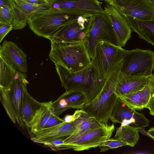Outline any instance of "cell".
<instances>
[{
  "mask_svg": "<svg viewBox=\"0 0 154 154\" xmlns=\"http://www.w3.org/2000/svg\"><path fill=\"white\" fill-rule=\"evenodd\" d=\"M154 70V52L136 48L124 50L122 73L126 75L151 76Z\"/></svg>",
  "mask_w": 154,
  "mask_h": 154,
  "instance_id": "7",
  "label": "cell"
},
{
  "mask_svg": "<svg viewBox=\"0 0 154 154\" xmlns=\"http://www.w3.org/2000/svg\"><path fill=\"white\" fill-rule=\"evenodd\" d=\"M148 133L152 137V139L154 140V127L151 128L147 131Z\"/></svg>",
  "mask_w": 154,
  "mask_h": 154,
  "instance_id": "37",
  "label": "cell"
},
{
  "mask_svg": "<svg viewBox=\"0 0 154 154\" xmlns=\"http://www.w3.org/2000/svg\"><path fill=\"white\" fill-rule=\"evenodd\" d=\"M124 49L104 40L97 44L91 63L106 79L114 68L123 60Z\"/></svg>",
  "mask_w": 154,
  "mask_h": 154,
  "instance_id": "5",
  "label": "cell"
},
{
  "mask_svg": "<svg viewBox=\"0 0 154 154\" xmlns=\"http://www.w3.org/2000/svg\"><path fill=\"white\" fill-rule=\"evenodd\" d=\"M102 3L98 0H55L49 2L50 8L95 13H104Z\"/></svg>",
  "mask_w": 154,
  "mask_h": 154,
  "instance_id": "14",
  "label": "cell"
},
{
  "mask_svg": "<svg viewBox=\"0 0 154 154\" xmlns=\"http://www.w3.org/2000/svg\"><path fill=\"white\" fill-rule=\"evenodd\" d=\"M65 137L57 138L53 140L45 142L44 146L50 148L51 149L57 151L62 150Z\"/></svg>",
  "mask_w": 154,
  "mask_h": 154,
  "instance_id": "29",
  "label": "cell"
},
{
  "mask_svg": "<svg viewBox=\"0 0 154 154\" xmlns=\"http://www.w3.org/2000/svg\"><path fill=\"white\" fill-rule=\"evenodd\" d=\"M31 140H32L35 142L38 143H42L44 144L45 142L42 140H41L39 139L36 138L34 137H32L31 139Z\"/></svg>",
  "mask_w": 154,
  "mask_h": 154,
  "instance_id": "38",
  "label": "cell"
},
{
  "mask_svg": "<svg viewBox=\"0 0 154 154\" xmlns=\"http://www.w3.org/2000/svg\"><path fill=\"white\" fill-rule=\"evenodd\" d=\"M75 129L73 122H64L52 127L42 129L33 134L34 137L46 142L59 137L69 136Z\"/></svg>",
  "mask_w": 154,
  "mask_h": 154,
  "instance_id": "20",
  "label": "cell"
},
{
  "mask_svg": "<svg viewBox=\"0 0 154 154\" xmlns=\"http://www.w3.org/2000/svg\"><path fill=\"white\" fill-rule=\"evenodd\" d=\"M146 108L149 109L150 114L152 116H154V98L151 97L149 102L146 107Z\"/></svg>",
  "mask_w": 154,
  "mask_h": 154,
  "instance_id": "32",
  "label": "cell"
},
{
  "mask_svg": "<svg viewBox=\"0 0 154 154\" xmlns=\"http://www.w3.org/2000/svg\"><path fill=\"white\" fill-rule=\"evenodd\" d=\"M0 87L6 88L12 83L17 70L0 53Z\"/></svg>",
  "mask_w": 154,
  "mask_h": 154,
  "instance_id": "24",
  "label": "cell"
},
{
  "mask_svg": "<svg viewBox=\"0 0 154 154\" xmlns=\"http://www.w3.org/2000/svg\"><path fill=\"white\" fill-rule=\"evenodd\" d=\"M150 77L128 75L122 74L121 72L115 93L119 97L140 90L146 84Z\"/></svg>",
  "mask_w": 154,
  "mask_h": 154,
  "instance_id": "18",
  "label": "cell"
},
{
  "mask_svg": "<svg viewBox=\"0 0 154 154\" xmlns=\"http://www.w3.org/2000/svg\"><path fill=\"white\" fill-rule=\"evenodd\" d=\"M64 122L63 119L52 114L42 129L52 127L59 125Z\"/></svg>",
  "mask_w": 154,
  "mask_h": 154,
  "instance_id": "30",
  "label": "cell"
},
{
  "mask_svg": "<svg viewBox=\"0 0 154 154\" xmlns=\"http://www.w3.org/2000/svg\"><path fill=\"white\" fill-rule=\"evenodd\" d=\"M13 19V13L11 6L0 7V23H11Z\"/></svg>",
  "mask_w": 154,
  "mask_h": 154,
  "instance_id": "28",
  "label": "cell"
},
{
  "mask_svg": "<svg viewBox=\"0 0 154 154\" xmlns=\"http://www.w3.org/2000/svg\"><path fill=\"white\" fill-rule=\"evenodd\" d=\"M64 122H72V115H66L63 119Z\"/></svg>",
  "mask_w": 154,
  "mask_h": 154,
  "instance_id": "35",
  "label": "cell"
},
{
  "mask_svg": "<svg viewBox=\"0 0 154 154\" xmlns=\"http://www.w3.org/2000/svg\"><path fill=\"white\" fill-rule=\"evenodd\" d=\"M13 26L12 23H0V42L5 36L12 30Z\"/></svg>",
  "mask_w": 154,
  "mask_h": 154,
  "instance_id": "31",
  "label": "cell"
},
{
  "mask_svg": "<svg viewBox=\"0 0 154 154\" xmlns=\"http://www.w3.org/2000/svg\"><path fill=\"white\" fill-rule=\"evenodd\" d=\"M124 16L131 28L137 33L139 38L154 47V19L141 20L128 16Z\"/></svg>",
  "mask_w": 154,
  "mask_h": 154,
  "instance_id": "21",
  "label": "cell"
},
{
  "mask_svg": "<svg viewBox=\"0 0 154 154\" xmlns=\"http://www.w3.org/2000/svg\"><path fill=\"white\" fill-rule=\"evenodd\" d=\"M49 57L55 64L60 65L71 72L80 71L91 64L85 41L51 43Z\"/></svg>",
  "mask_w": 154,
  "mask_h": 154,
  "instance_id": "4",
  "label": "cell"
},
{
  "mask_svg": "<svg viewBox=\"0 0 154 154\" xmlns=\"http://www.w3.org/2000/svg\"><path fill=\"white\" fill-rule=\"evenodd\" d=\"M151 97L154 98V74H152L150 77L149 79Z\"/></svg>",
  "mask_w": 154,
  "mask_h": 154,
  "instance_id": "33",
  "label": "cell"
},
{
  "mask_svg": "<svg viewBox=\"0 0 154 154\" xmlns=\"http://www.w3.org/2000/svg\"><path fill=\"white\" fill-rule=\"evenodd\" d=\"M10 5L13 13V19L11 23L13 29L15 30L23 29L28 23L29 18L18 6L14 0H10Z\"/></svg>",
  "mask_w": 154,
  "mask_h": 154,
  "instance_id": "25",
  "label": "cell"
},
{
  "mask_svg": "<svg viewBox=\"0 0 154 154\" xmlns=\"http://www.w3.org/2000/svg\"><path fill=\"white\" fill-rule=\"evenodd\" d=\"M153 73H154L153 74H154V72H153Z\"/></svg>",
  "mask_w": 154,
  "mask_h": 154,
  "instance_id": "42",
  "label": "cell"
},
{
  "mask_svg": "<svg viewBox=\"0 0 154 154\" xmlns=\"http://www.w3.org/2000/svg\"><path fill=\"white\" fill-rule=\"evenodd\" d=\"M92 16H80L75 21L60 28L49 39L51 43L85 42L92 23Z\"/></svg>",
  "mask_w": 154,
  "mask_h": 154,
  "instance_id": "10",
  "label": "cell"
},
{
  "mask_svg": "<svg viewBox=\"0 0 154 154\" xmlns=\"http://www.w3.org/2000/svg\"><path fill=\"white\" fill-rule=\"evenodd\" d=\"M43 103L32 97L28 92L26 87H25L22 106L17 115V122L20 126L29 128L34 117Z\"/></svg>",
  "mask_w": 154,
  "mask_h": 154,
  "instance_id": "17",
  "label": "cell"
},
{
  "mask_svg": "<svg viewBox=\"0 0 154 154\" xmlns=\"http://www.w3.org/2000/svg\"><path fill=\"white\" fill-rule=\"evenodd\" d=\"M29 2L38 4L39 5H43L48 4L45 0H23Z\"/></svg>",
  "mask_w": 154,
  "mask_h": 154,
  "instance_id": "34",
  "label": "cell"
},
{
  "mask_svg": "<svg viewBox=\"0 0 154 154\" xmlns=\"http://www.w3.org/2000/svg\"><path fill=\"white\" fill-rule=\"evenodd\" d=\"M52 101L43 102L32 121L30 132L33 134L42 129L52 114L51 106Z\"/></svg>",
  "mask_w": 154,
  "mask_h": 154,
  "instance_id": "22",
  "label": "cell"
},
{
  "mask_svg": "<svg viewBox=\"0 0 154 154\" xmlns=\"http://www.w3.org/2000/svg\"><path fill=\"white\" fill-rule=\"evenodd\" d=\"M115 129L113 124L102 123L67 144H63L62 149H72L75 151H81L97 147L110 138Z\"/></svg>",
  "mask_w": 154,
  "mask_h": 154,
  "instance_id": "9",
  "label": "cell"
},
{
  "mask_svg": "<svg viewBox=\"0 0 154 154\" xmlns=\"http://www.w3.org/2000/svg\"><path fill=\"white\" fill-rule=\"evenodd\" d=\"M72 122L75 125V129L71 135L65 139L64 144H67L91 129L100 126L102 124L81 109L76 110L72 115Z\"/></svg>",
  "mask_w": 154,
  "mask_h": 154,
  "instance_id": "16",
  "label": "cell"
},
{
  "mask_svg": "<svg viewBox=\"0 0 154 154\" xmlns=\"http://www.w3.org/2000/svg\"><path fill=\"white\" fill-rule=\"evenodd\" d=\"M18 6L25 13L29 19L35 14L50 8L48 4L39 5L23 0H14Z\"/></svg>",
  "mask_w": 154,
  "mask_h": 154,
  "instance_id": "26",
  "label": "cell"
},
{
  "mask_svg": "<svg viewBox=\"0 0 154 154\" xmlns=\"http://www.w3.org/2000/svg\"><path fill=\"white\" fill-rule=\"evenodd\" d=\"M139 129L128 124L121 125L116 129L113 138L124 141L131 147H134L139 139Z\"/></svg>",
  "mask_w": 154,
  "mask_h": 154,
  "instance_id": "23",
  "label": "cell"
},
{
  "mask_svg": "<svg viewBox=\"0 0 154 154\" xmlns=\"http://www.w3.org/2000/svg\"><path fill=\"white\" fill-rule=\"evenodd\" d=\"M103 9L112 24L119 46H125L131 38L132 31L126 19L112 5L106 4Z\"/></svg>",
  "mask_w": 154,
  "mask_h": 154,
  "instance_id": "13",
  "label": "cell"
},
{
  "mask_svg": "<svg viewBox=\"0 0 154 154\" xmlns=\"http://www.w3.org/2000/svg\"><path fill=\"white\" fill-rule=\"evenodd\" d=\"M101 40L119 46L112 24L106 14L105 13H95L93 15L92 23L85 41L91 59L97 44Z\"/></svg>",
  "mask_w": 154,
  "mask_h": 154,
  "instance_id": "8",
  "label": "cell"
},
{
  "mask_svg": "<svg viewBox=\"0 0 154 154\" xmlns=\"http://www.w3.org/2000/svg\"><path fill=\"white\" fill-rule=\"evenodd\" d=\"M55 0H45V1L48 3H49V2H52L53 1H54Z\"/></svg>",
  "mask_w": 154,
  "mask_h": 154,
  "instance_id": "40",
  "label": "cell"
},
{
  "mask_svg": "<svg viewBox=\"0 0 154 154\" xmlns=\"http://www.w3.org/2000/svg\"><path fill=\"white\" fill-rule=\"evenodd\" d=\"M0 53L17 70L27 72V55L16 43L4 40L0 46Z\"/></svg>",
  "mask_w": 154,
  "mask_h": 154,
  "instance_id": "15",
  "label": "cell"
},
{
  "mask_svg": "<svg viewBox=\"0 0 154 154\" xmlns=\"http://www.w3.org/2000/svg\"><path fill=\"white\" fill-rule=\"evenodd\" d=\"M55 65L62 87L66 91L82 93L86 97L87 103L99 95L106 79L101 77L91 64L84 69L75 72H70L60 65Z\"/></svg>",
  "mask_w": 154,
  "mask_h": 154,
  "instance_id": "1",
  "label": "cell"
},
{
  "mask_svg": "<svg viewBox=\"0 0 154 154\" xmlns=\"http://www.w3.org/2000/svg\"><path fill=\"white\" fill-rule=\"evenodd\" d=\"M126 145H128L127 143L113 138L106 140L99 147L100 152H102L111 149L116 148Z\"/></svg>",
  "mask_w": 154,
  "mask_h": 154,
  "instance_id": "27",
  "label": "cell"
},
{
  "mask_svg": "<svg viewBox=\"0 0 154 154\" xmlns=\"http://www.w3.org/2000/svg\"><path fill=\"white\" fill-rule=\"evenodd\" d=\"M93 14L82 11L50 8L35 14L27 23L35 35L49 39L62 27L75 21L80 16L90 17Z\"/></svg>",
  "mask_w": 154,
  "mask_h": 154,
  "instance_id": "2",
  "label": "cell"
},
{
  "mask_svg": "<svg viewBox=\"0 0 154 154\" xmlns=\"http://www.w3.org/2000/svg\"><path fill=\"white\" fill-rule=\"evenodd\" d=\"M10 5V0H0V7Z\"/></svg>",
  "mask_w": 154,
  "mask_h": 154,
  "instance_id": "36",
  "label": "cell"
},
{
  "mask_svg": "<svg viewBox=\"0 0 154 154\" xmlns=\"http://www.w3.org/2000/svg\"><path fill=\"white\" fill-rule=\"evenodd\" d=\"M119 97L126 105L132 109L140 110L146 108L151 97L149 80L144 87L141 89Z\"/></svg>",
  "mask_w": 154,
  "mask_h": 154,
  "instance_id": "19",
  "label": "cell"
},
{
  "mask_svg": "<svg viewBox=\"0 0 154 154\" xmlns=\"http://www.w3.org/2000/svg\"><path fill=\"white\" fill-rule=\"evenodd\" d=\"M123 60L117 65L106 79L99 95L85 104L80 109L101 123H107L118 97L115 93L122 68Z\"/></svg>",
  "mask_w": 154,
  "mask_h": 154,
  "instance_id": "3",
  "label": "cell"
},
{
  "mask_svg": "<svg viewBox=\"0 0 154 154\" xmlns=\"http://www.w3.org/2000/svg\"><path fill=\"white\" fill-rule=\"evenodd\" d=\"M99 1H104L105 0H98Z\"/></svg>",
  "mask_w": 154,
  "mask_h": 154,
  "instance_id": "41",
  "label": "cell"
},
{
  "mask_svg": "<svg viewBox=\"0 0 154 154\" xmlns=\"http://www.w3.org/2000/svg\"><path fill=\"white\" fill-rule=\"evenodd\" d=\"M109 119L114 123L122 125L132 124L136 127L144 128L149 126V121L142 113L136 111L126 105L119 97L113 108Z\"/></svg>",
  "mask_w": 154,
  "mask_h": 154,
  "instance_id": "12",
  "label": "cell"
},
{
  "mask_svg": "<svg viewBox=\"0 0 154 154\" xmlns=\"http://www.w3.org/2000/svg\"><path fill=\"white\" fill-rule=\"evenodd\" d=\"M148 0L154 5V0Z\"/></svg>",
  "mask_w": 154,
  "mask_h": 154,
  "instance_id": "39",
  "label": "cell"
},
{
  "mask_svg": "<svg viewBox=\"0 0 154 154\" xmlns=\"http://www.w3.org/2000/svg\"><path fill=\"white\" fill-rule=\"evenodd\" d=\"M28 84L26 73L17 71L12 83L8 87H0L1 103L14 123L17 122L18 113L22 104L24 89Z\"/></svg>",
  "mask_w": 154,
  "mask_h": 154,
  "instance_id": "6",
  "label": "cell"
},
{
  "mask_svg": "<svg viewBox=\"0 0 154 154\" xmlns=\"http://www.w3.org/2000/svg\"><path fill=\"white\" fill-rule=\"evenodd\" d=\"M124 16L141 20L154 19V5L148 0H105Z\"/></svg>",
  "mask_w": 154,
  "mask_h": 154,
  "instance_id": "11",
  "label": "cell"
}]
</instances>
